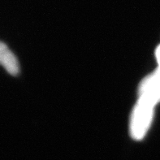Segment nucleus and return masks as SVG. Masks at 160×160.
Segmentation results:
<instances>
[{
    "instance_id": "nucleus-1",
    "label": "nucleus",
    "mask_w": 160,
    "mask_h": 160,
    "mask_svg": "<svg viewBox=\"0 0 160 160\" xmlns=\"http://www.w3.org/2000/svg\"><path fill=\"white\" fill-rule=\"evenodd\" d=\"M153 109L154 105L139 98L130 120V133L134 139L144 138L152 120Z\"/></svg>"
},
{
    "instance_id": "nucleus-2",
    "label": "nucleus",
    "mask_w": 160,
    "mask_h": 160,
    "mask_svg": "<svg viewBox=\"0 0 160 160\" xmlns=\"http://www.w3.org/2000/svg\"><path fill=\"white\" fill-rule=\"evenodd\" d=\"M140 99L155 105L160 100V72L157 70L151 75L146 77L139 88Z\"/></svg>"
},
{
    "instance_id": "nucleus-3",
    "label": "nucleus",
    "mask_w": 160,
    "mask_h": 160,
    "mask_svg": "<svg viewBox=\"0 0 160 160\" xmlns=\"http://www.w3.org/2000/svg\"><path fill=\"white\" fill-rule=\"evenodd\" d=\"M1 63L3 65L7 71L12 75H16L19 72V64L17 59L9 50L4 55Z\"/></svg>"
},
{
    "instance_id": "nucleus-4",
    "label": "nucleus",
    "mask_w": 160,
    "mask_h": 160,
    "mask_svg": "<svg viewBox=\"0 0 160 160\" xmlns=\"http://www.w3.org/2000/svg\"><path fill=\"white\" fill-rule=\"evenodd\" d=\"M8 51V48L7 47L6 45L2 42H0V63L2 62L4 55H5V54H6Z\"/></svg>"
},
{
    "instance_id": "nucleus-5",
    "label": "nucleus",
    "mask_w": 160,
    "mask_h": 160,
    "mask_svg": "<svg viewBox=\"0 0 160 160\" xmlns=\"http://www.w3.org/2000/svg\"><path fill=\"white\" fill-rule=\"evenodd\" d=\"M156 57H157V59H158V70L160 72V46L158 47V48L157 49Z\"/></svg>"
}]
</instances>
